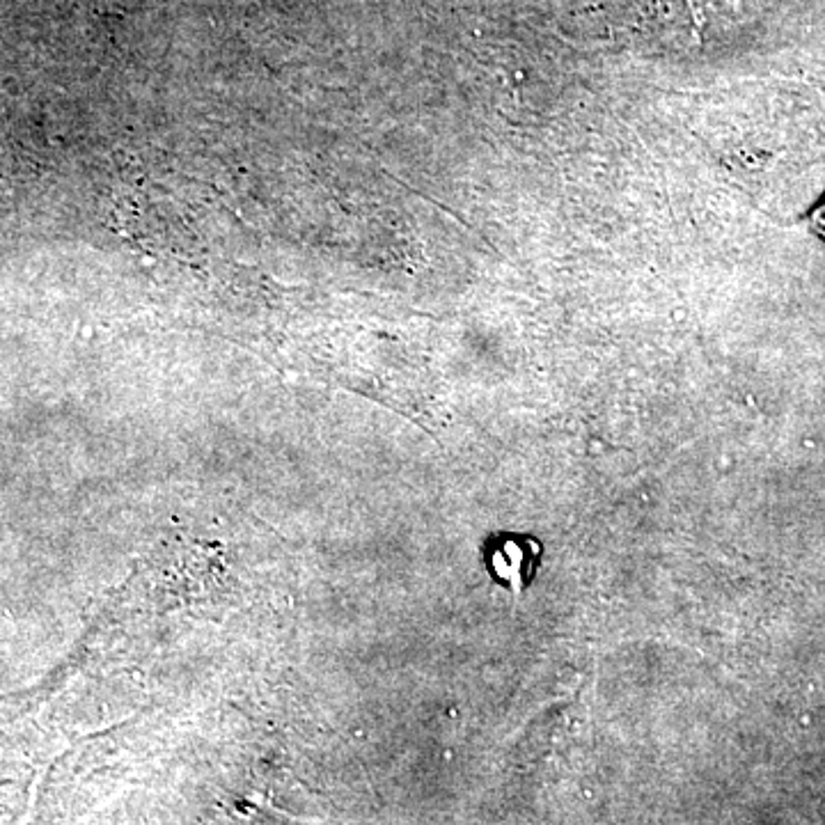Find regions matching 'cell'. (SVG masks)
Wrapping results in <instances>:
<instances>
[{"label": "cell", "instance_id": "cell-1", "mask_svg": "<svg viewBox=\"0 0 825 825\" xmlns=\"http://www.w3.org/2000/svg\"><path fill=\"white\" fill-rule=\"evenodd\" d=\"M814 228L818 234L825 237V204L814 213Z\"/></svg>", "mask_w": 825, "mask_h": 825}]
</instances>
